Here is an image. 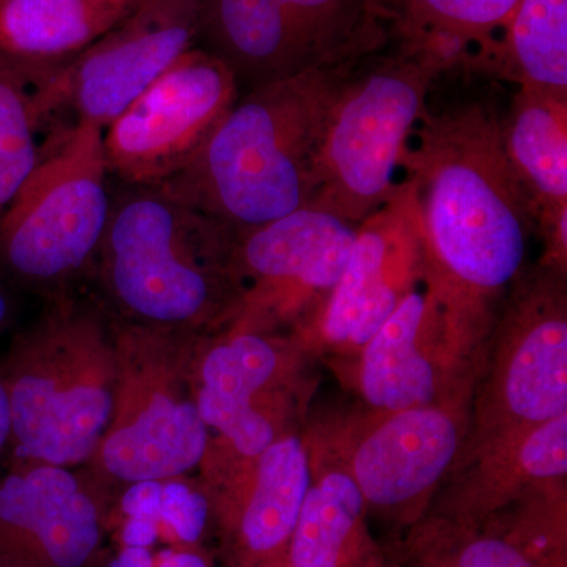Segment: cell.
Returning <instances> with one entry per match:
<instances>
[{"mask_svg": "<svg viewBox=\"0 0 567 567\" xmlns=\"http://www.w3.org/2000/svg\"><path fill=\"white\" fill-rule=\"evenodd\" d=\"M416 126L401 167L415 193L427 290L447 319H464L522 274L535 216L492 104L427 110Z\"/></svg>", "mask_w": 567, "mask_h": 567, "instance_id": "6da1fadb", "label": "cell"}, {"mask_svg": "<svg viewBox=\"0 0 567 567\" xmlns=\"http://www.w3.org/2000/svg\"><path fill=\"white\" fill-rule=\"evenodd\" d=\"M383 47L347 52L240 93L192 162L159 188L235 230L308 207L336 100L363 59Z\"/></svg>", "mask_w": 567, "mask_h": 567, "instance_id": "7a4b0ae2", "label": "cell"}, {"mask_svg": "<svg viewBox=\"0 0 567 567\" xmlns=\"http://www.w3.org/2000/svg\"><path fill=\"white\" fill-rule=\"evenodd\" d=\"M95 265L107 312L156 330L200 334L237 319L249 292L237 230L158 185H123L111 196Z\"/></svg>", "mask_w": 567, "mask_h": 567, "instance_id": "3957f363", "label": "cell"}, {"mask_svg": "<svg viewBox=\"0 0 567 567\" xmlns=\"http://www.w3.org/2000/svg\"><path fill=\"white\" fill-rule=\"evenodd\" d=\"M11 342L0 364L11 439L22 462L71 466L92 461L117 390L115 322L104 305L65 293Z\"/></svg>", "mask_w": 567, "mask_h": 567, "instance_id": "277c9868", "label": "cell"}, {"mask_svg": "<svg viewBox=\"0 0 567 567\" xmlns=\"http://www.w3.org/2000/svg\"><path fill=\"white\" fill-rule=\"evenodd\" d=\"M442 70L409 40L395 35L353 71L339 93L308 207L360 226L388 203L410 136L427 112V95Z\"/></svg>", "mask_w": 567, "mask_h": 567, "instance_id": "5b68a950", "label": "cell"}, {"mask_svg": "<svg viewBox=\"0 0 567 567\" xmlns=\"http://www.w3.org/2000/svg\"><path fill=\"white\" fill-rule=\"evenodd\" d=\"M103 130L61 128L0 216V275L50 298L91 270L107 218Z\"/></svg>", "mask_w": 567, "mask_h": 567, "instance_id": "8992f818", "label": "cell"}, {"mask_svg": "<svg viewBox=\"0 0 567 567\" xmlns=\"http://www.w3.org/2000/svg\"><path fill=\"white\" fill-rule=\"evenodd\" d=\"M114 322L117 390L93 462L118 483L177 480L203 464L210 443L196 401L203 336Z\"/></svg>", "mask_w": 567, "mask_h": 567, "instance_id": "52a82bcc", "label": "cell"}, {"mask_svg": "<svg viewBox=\"0 0 567 567\" xmlns=\"http://www.w3.org/2000/svg\"><path fill=\"white\" fill-rule=\"evenodd\" d=\"M203 0H141L114 28L37 82L39 123L106 130L185 52L196 47Z\"/></svg>", "mask_w": 567, "mask_h": 567, "instance_id": "ba28073f", "label": "cell"}, {"mask_svg": "<svg viewBox=\"0 0 567 567\" xmlns=\"http://www.w3.org/2000/svg\"><path fill=\"white\" fill-rule=\"evenodd\" d=\"M230 70L192 48L103 132L107 173L123 185H162L181 173L240 96Z\"/></svg>", "mask_w": 567, "mask_h": 567, "instance_id": "9c48e42d", "label": "cell"}, {"mask_svg": "<svg viewBox=\"0 0 567 567\" xmlns=\"http://www.w3.org/2000/svg\"><path fill=\"white\" fill-rule=\"evenodd\" d=\"M230 476L212 462L204 492L230 567H284L287 546L305 496L311 466L298 436H279L256 457L237 456Z\"/></svg>", "mask_w": 567, "mask_h": 567, "instance_id": "30bf717a", "label": "cell"}, {"mask_svg": "<svg viewBox=\"0 0 567 567\" xmlns=\"http://www.w3.org/2000/svg\"><path fill=\"white\" fill-rule=\"evenodd\" d=\"M424 275L415 193L409 182L358 226L344 274L328 295L320 330L331 344L363 349Z\"/></svg>", "mask_w": 567, "mask_h": 567, "instance_id": "8fae6325", "label": "cell"}, {"mask_svg": "<svg viewBox=\"0 0 567 567\" xmlns=\"http://www.w3.org/2000/svg\"><path fill=\"white\" fill-rule=\"evenodd\" d=\"M102 507L65 466L22 462L0 477V566L85 567Z\"/></svg>", "mask_w": 567, "mask_h": 567, "instance_id": "7c38bea8", "label": "cell"}, {"mask_svg": "<svg viewBox=\"0 0 567 567\" xmlns=\"http://www.w3.org/2000/svg\"><path fill=\"white\" fill-rule=\"evenodd\" d=\"M566 271L540 264L507 311L509 357L499 380L507 415L536 425L567 415Z\"/></svg>", "mask_w": 567, "mask_h": 567, "instance_id": "4fadbf2b", "label": "cell"}, {"mask_svg": "<svg viewBox=\"0 0 567 567\" xmlns=\"http://www.w3.org/2000/svg\"><path fill=\"white\" fill-rule=\"evenodd\" d=\"M281 368L279 347L248 328L213 342L200 341L197 409L205 425L219 432L237 456H259L281 436L262 404L278 382Z\"/></svg>", "mask_w": 567, "mask_h": 567, "instance_id": "5bb4252c", "label": "cell"}, {"mask_svg": "<svg viewBox=\"0 0 567 567\" xmlns=\"http://www.w3.org/2000/svg\"><path fill=\"white\" fill-rule=\"evenodd\" d=\"M458 429L435 406L390 412L354 451L352 477L365 505L412 517L456 456Z\"/></svg>", "mask_w": 567, "mask_h": 567, "instance_id": "9a60e30c", "label": "cell"}, {"mask_svg": "<svg viewBox=\"0 0 567 567\" xmlns=\"http://www.w3.org/2000/svg\"><path fill=\"white\" fill-rule=\"evenodd\" d=\"M357 234V224L316 207L237 230L238 268L245 281L256 279L257 289H265L248 297L295 289L327 300L344 274Z\"/></svg>", "mask_w": 567, "mask_h": 567, "instance_id": "2e32d148", "label": "cell"}, {"mask_svg": "<svg viewBox=\"0 0 567 567\" xmlns=\"http://www.w3.org/2000/svg\"><path fill=\"white\" fill-rule=\"evenodd\" d=\"M406 567H566L565 513L529 507L516 517L432 522L410 537Z\"/></svg>", "mask_w": 567, "mask_h": 567, "instance_id": "e0dca14e", "label": "cell"}, {"mask_svg": "<svg viewBox=\"0 0 567 567\" xmlns=\"http://www.w3.org/2000/svg\"><path fill=\"white\" fill-rule=\"evenodd\" d=\"M197 41L230 70L240 91L322 63L276 0H203Z\"/></svg>", "mask_w": 567, "mask_h": 567, "instance_id": "ac0fdd59", "label": "cell"}, {"mask_svg": "<svg viewBox=\"0 0 567 567\" xmlns=\"http://www.w3.org/2000/svg\"><path fill=\"white\" fill-rule=\"evenodd\" d=\"M503 142L543 235L567 213V95L518 87Z\"/></svg>", "mask_w": 567, "mask_h": 567, "instance_id": "d6986e66", "label": "cell"}, {"mask_svg": "<svg viewBox=\"0 0 567 567\" xmlns=\"http://www.w3.org/2000/svg\"><path fill=\"white\" fill-rule=\"evenodd\" d=\"M436 309L427 290H410L363 347L361 390L369 404L386 413L432 405L436 375L421 339Z\"/></svg>", "mask_w": 567, "mask_h": 567, "instance_id": "ffe728a7", "label": "cell"}, {"mask_svg": "<svg viewBox=\"0 0 567 567\" xmlns=\"http://www.w3.org/2000/svg\"><path fill=\"white\" fill-rule=\"evenodd\" d=\"M122 0H0V51L37 66H59L122 21Z\"/></svg>", "mask_w": 567, "mask_h": 567, "instance_id": "44dd1931", "label": "cell"}, {"mask_svg": "<svg viewBox=\"0 0 567 567\" xmlns=\"http://www.w3.org/2000/svg\"><path fill=\"white\" fill-rule=\"evenodd\" d=\"M365 502L352 475L331 472L311 484L287 546L284 567H363Z\"/></svg>", "mask_w": 567, "mask_h": 567, "instance_id": "7402d4cb", "label": "cell"}, {"mask_svg": "<svg viewBox=\"0 0 567 567\" xmlns=\"http://www.w3.org/2000/svg\"><path fill=\"white\" fill-rule=\"evenodd\" d=\"M491 71L518 87L567 95V0H520Z\"/></svg>", "mask_w": 567, "mask_h": 567, "instance_id": "603a6c76", "label": "cell"}, {"mask_svg": "<svg viewBox=\"0 0 567 567\" xmlns=\"http://www.w3.org/2000/svg\"><path fill=\"white\" fill-rule=\"evenodd\" d=\"M520 0H385L395 35L457 39L476 48L491 70L498 41Z\"/></svg>", "mask_w": 567, "mask_h": 567, "instance_id": "cb8c5ba5", "label": "cell"}, {"mask_svg": "<svg viewBox=\"0 0 567 567\" xmlns=\"http://www.w3.org/2000/svg\"><path fill=\"white\" fill-rule=\"evenodd\" d=\"M43 70L0 51V216L35 169L37 81Z\"/></svg>", "mask_w": 567, "mask_h": 567, "instance_id": "d4e9b609", "label": "cell"}, {"mask_svg": "<svg viewBox=\"0 0 567 567\" xmlns=\"http://www.w3.org/2000/svg\"><path fill=\"white\" fill-rule=\"evenodd\" d=\"M518 466L535 480H561L567 472V415L533 425L518 446Z\"/></svg>", "mask_w": 567, "mask_h": 567, "instance_id": "484cf974", "label": "cell"}, {"mask_svg": "<svg viewBox=\"0 0 567 567\" xmlns=\"http://www.w3.org/2000/svg\"><path fill=\"white\" fill-rule=\"evenodd\" d=\"M208 518L210 505L205 492L177 480L163 481L159 520L166 522L183 543H199Z\"/></svg>", "mask_w": 567, "mask_h": 567, "instance_id": "4316f807", "label": "cell"}, {"mask_svg": "<svg viewBox=\"0 0 567 567\" xmlns=\"http://www.w3.org/2000/svg\"><path fill=\"white\" fill-rule=\"evenodd\" d=\"M163 481H140L130 484L122 498L123 513L128 517H147L159 520Z\"/></svg>", "mask_w": 567, "mask_h": 567, "instance_id": "83f0119b", "label": "cell"}, {"mask_svg": "<svg viewBox=\"0 0 567 567\" xmlns=\"http://www.w3.org/2000/svg\"><path fill=\"white\" fill-rule=\"evenodd\" d=\"M158 537V520L147 517H128L122 539L126 547H151Z\"/></svg>", "mask_w": 567, "mask_h": 567, "instance_id": "f1b7e54d", "label": "cell"}, {"mask_svg": "<svg viewBox=\"0 0 567 567\" xmlns=\"http://www.w3.org/2000/svg\"><path fill=\"white\" fill-rule=\"evenodd\" d=\"M107 567H155V559L147 547H125Z\"/></svg>", "mask_w": 567, "mask_h": 567, "instance_id": "f546056e", "label": "cell"}, {"mask_svg": "<svg viewBox=\"0 0 567 567\" xmlns=\"http://www.w3.org/2000/svg\"><path fill=\"white\" fill-rule=\"evenodd\" d=\"M11 439V410L9 395H7L6 386L0 380V457L3 450L9 445Z\"/></svg>", "mask_w": 567, "mask_h": 567, "instance_id": "4dcf8cb0", "label": "cell"}, {"mask_svg": "<svg viewBox=\"0 0 567 567\" xmlns=\"http://www.w3.org/2000/svg\"><path fill=\"white\" fill-rule=\"evenodd\" d=\"M155 567H208V563L196 551H178V554L164 555L162 561Z\"/></svg>", "mask_w": 567, "mask_h": 567, "instance_id": "1f68e13d", "label": "cell"}, {"mask_svg": "<svg viewBox=\"0 0 567 567\" xmlns=\"http://www.w3.org/2000/svg\"><path fill=\"white\" fill-rule=\"evenodd\" d=\"M13 300H11L9 290L6 289L3 282L0 281V333L6 330L7 327L13 320Z\"/></svg>", "mask_w": 567, "mask_h": 567, "instance_id": "d6a6232c", "label": "cell"}, {"mask_svg": "<svg viewBox=\"0 0 567 567\" xmlns=\"http://www.w3.org/2000/svg\"><path fill=\"white\" fill-rule=\"evenodd\" d=\"M363 567H393V566L388 565L385 559L377 557L375 554H372L371 557L365 559Z\"/></svg>", "mask_w": 567, "mask_h": 567, "instance_id": "836d02e7", "label": "cell"}, {"mask_svg": "<svg viewBox=\"0 0 567 567\" xmlns=\"http://www.w3.org/2000/svg\"><path fill=\"white\" fill-rule=\"evenodd\" d=\"M123 3H126V6L130 7V9H134V7L137 6V3L141 2V0H122Z\"/></svg>", "mask_w": 567, "mask_h": 567, "instance_id": "e575fe53", "label": "cell"}, {"mask_svg": "<svg viewBox=\"0 0 567 567\" xmlns=\"http://www.w3.org/2000/svg\"><path fill=\"white\" fill-rule=\"evenodd\" d=\"M0 567H2V566H0Z\"/></svg>", "mask_w": 567, "mask_h": 567, "instance_id": "d590c367", "label": "cell"}]
</instances>
